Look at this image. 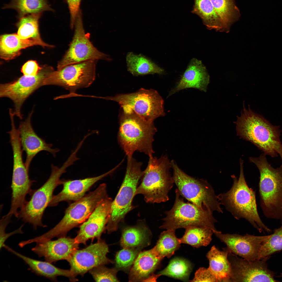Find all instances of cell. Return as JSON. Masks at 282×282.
I'll return each instance as SVG.
<instances>
[{
  "label": "cell",
  "mask_w": 282,
  "mask_h": 282,
  "mask_svg": "<svg viewBox=\"0 0 282 282\" xmlns=\"http://www.w3.org/2000/svg\"><path fill=\"white\" fill-rule=\"evenodd\" d=\"M243 161L240 159V173L238 179L234 175L232 186L228 191L218 197L223 205L236 219H244L259 232L270 233L271 230L261 220L258 214L255 192L250 188L246 181L243 172Z\"/></svg>",
  "instance_id": "cell-1"
},
{
  "label": "cell",
  "mask_w": 282,
  "mask_h": 282,
  "mask_svg": "<svg viewBox=\"0 0 282 282\" xmlns=\"http://www.w3.org/2000/svg\"><path fill=\"white\" fill-rule=\"evenodd\" d=\"M236 124L237 134L240 137L252 143L266 155L274 157L279 154L282 161V144L278 126H273L249 108L246 109L245 107Z\"/></svg>",
  "instance_id": "cell-2"
},
{
  "label": "cell",
  "mask_w": 282,
  "mask_h": 282,
  "mask_svg": "<svg viewBox=\"0 0 282 282\" xmlns=\"http://www.w3.org/2000/svg\"><path fill=\"white\" fill-rule=\"evenodd\" d=\"M120 115L118 140L127 159L132 158L136 151L149 157L152 156L154 137L157 132L153 122L144 119L133 111H123Z\"/></svg>",
  "instance_id": "cell-3"
},
{
  "label": "cell",
  "mask_w": 282,
  "mask_h": 282,
  "mask_svg": "<svg viewBox=\"0 0 282 282\" xmlns=\"http://www.w3.org/2000/svg\"><path fill=\"white\" fill-rule=\"evenodd\" d=\"M75 161L74 157L70 156L61 167L52 164L51 172L48 179L40 188L32 190L29 193V200L18 211V218L31 224L35 230L38 227H46L42 222L44 212L49 206L55 189L62 184L61 177L66 172V169Z\"/></svg>",
  "instance_id": "cell-4"
},
{
  "label": "cell",
  "mask_w": 282,
  "mask_h": 282,
  "mask_svg": "<svg viewBox=\"0 0 282 282\" xmlns=\"http://www.w3.org/2000/svg\"><path fill=\"white\" fill-rule=\"evenodd\" d=\"M264 154L257 157H250L260 174L259 191L261 205L267 217L282 222V166L276 169L268 162Z\"/></svg>",
  "instance_id": "cell-5"
},
{
  "label": "cell",
  "mask_w": 282,
  "mask_h": 282,
  "mask_svg": "<svg viewBox=\"0 0 282 282\" xmlns=\"http://www.w3.org/2000/svg\"><path fill=\"white\" fill-rule=\"evenodd\" d=\"M108 196L106 184H100L95 190L70 204L58 223L48 231L35 237V241L42 242L65 236L70 230L86 220L98 204Z\"/></svg>",
  "instance_id": "cell-6"
},
{
  "label": "cell",
  "mask_w": 282,
  "mask_h": 282,
  "mask_svg": "<svg viewBox=\"0 0 282 282\" xmlns=\"http://www.w3.org/2000/svg\"><path fill=\"white\" fill-rule=\"evenodd\" d=\"M171 167V162L165 156L159 158L153 156L149 157L136 195H142L145 201L148 203H159L168 201V193L174 183L170 172Z\"/></svg>",
  "instance_id": "cell-7"
},
{
  "label": "cell",
  "mask_w": 282,
  "mask_h": 282,
  "mask_svg": "<svg viewBox=\"0 0 282 282\" xmlns=\"http://www.w3.org/2000/svg\"><path fill=\"white\" fill-rule=\"evenodd\" d=\"M142 163L133 158L127 159L125 176L119 190L113 201L107 226L108 233L116 231L119 224L127 214L134 208L132 202L144 171Z\"/></svg>",
  "instance_id": "cell-8"
},
{
  "label": "cell",
  "mask_w": 282,
  "mask_h": 282,
  "mask_svg": "<svg viewBox=\"0 0 282 282\" xmlns=\"http://www.w3.org/2000/svg\"><path fill=\"white\" fill-rule=\"evenodd\" d=\"M174 183L181 195L200 208L212 213H222L220 203L211 185L206 180L197 179L181 170L173 160L171 162Z\"/></svg>",
  "instance_id": "cell-9"
},
{
  "label": "cell",
  "mask_w": 282,
  "mask_h": 282,
  "mask_svg": "<svg viewBox=\"0 0 282 282\" xmlns=\"http://www.w3.org/2000/svg\"><path fill=\"white\" fill-rule=\"evenodd\" d=\"M175 193L174 205L171 209L165 212L166 216L163 219V222L160 227L161 229L175 230L190 226H197L209 228L214 234L220 231L215 227V224L217 221L213 213L193 203L185 202L177 189Z\"/></svg>",
  "instance_id": "cell-10"
},
{
  "label": "cell",
  "mask_w": 282,
  "mask_h": 282,
  "mask_svg": "<svg viewBox=\"0 0 282 282\" xmlns=\"http://www.w3.org/2000/svg\"><path fill=\"white\" fill-rule=\"evenodd\" d=\"M101 98L116 101L121 105L123 111H133L148 121L153 122L157 118L165 115L163 100L157 91L153 89L141 88L133 93Z\"/></svg>",
  "instance_id": "cell-11"
},
{
  "label": "cell",
  "mask_w": 282,
  "mask_h": 282,
  "mask_svg": "<svg viewBox=\"0 0 282 282\" xmlns=\"http://www.w3.org/2000/svg\"><path fill=\"white\" fill-rule=\"evenodd\" d=\"M97 60H90L67 66L51 72L44 80L43 86H61L71 93L88 87L95 80Z\"/></svg>",
  "instance_id": "cell-12"
},
{
  "label": "cell",
  "mask_w": 282,
  "mask_h": 282,
  "mask_svg": "<svg viewBox=\"0 0 282 282\" xmlns=\"http://www.w3.org/2000/svg\"><path fill=\"white\" fill-rule=\"evenodd\" d=\"M74 32L69 48L58 63L57 70L67 66L90 60L110 61L108 55L95 48L85 33L81 13L80 11L75 24Z\"/></svg>",
  "instance_id": "cell-13"
},
{
  "label": "cell",
  "mask_w": 282,
  "mask_h": 282,
  "mask_svg": "<svg viewBox=\"0 0 282 282\" xmlns=\"http://www.w3.org/2000/svg\"><path fill=\"white\" fill-rule=\"evenodd\" d=\"M54 70L51 67H44L35 76L23 75L11 82L1 84L0 97L8 98L13 101L14 114L21 119L22 115L21 109L23 103L36 90L43 86L45 79Z\"/></svg>",
  "instance_id": "cell-14"
},
{
  "label": "cell",
  "mask_w": 282,
  "mask_h": 282,
  "mask_svg": "<svg viewBox=\"0 0 282 282\" xmlns=\"http://www.w3.org/2000/svg\"><path fill=\"white\" fill-rule=\"evenodd\" d=\"M270 256L249 261L229 252L231 267L230 282H276L275 273L269 269L267 261Z\"/></svg>",
  "instance_id": "cell-15"
},
{
  "label": "cell",
  "mask_w": 282,
  "mask_h": 282,
  "mask_svg": "<svg viewBox=\"0 0 282 282\" xmlns=\"http://www.w3.org/2000/svg\"><path fill=\"white\" fill-rule=\"evenodd\" d=\"M106 243L100 239L85 248L77 250L67 261L70 265V270L76 277L83 275L87 272L98 266L113 262L107 255L109 252Z\"/></svg>",
  "instance_id": "cell-16"
},
{
  "label": "cell",
  "mask_w": 282,
  "mask_h": 282,
  "mask_svg": "<svg viewBox=\"0 0 282 282\" xmlns=\"http://www.w3.org/2000/svg\"><path fill=\"white\" fill-rule=\"evenodd\" d=\"M214 234L226 245L230 252L249 261L258 260L262 245L270 236L223 234L221 231Z\"/></svg>",
  "instance_id": "cell-17"
},
{
  "label": "cell",
  "mask_w": 282,
  "mask_h": 282,
  "mask_svg": "<svg viewBox=\"0 0 282 282\" xmlns=\"http://www.w3.org/2000/svg\"><path fill=\"white\" fill-rule=\"evenodd\" d=\"M113 201L108 196L105 198L87 220L80 225L75 238L79 244H85L90 239H100L101 234L106 230Z\"/></svg>",
  "instance_id": "cell-18"
},
{
  "label": "cell",
  "mask_w": 282,
  "mask_h": 282,
  "mask_svg": "<svg viewBox=\"0 0 282 282\" xmlns=\"http://www.w3.org/2000/svg\"><path fill=\"white\" fill-rule=\"evenodd\" d=\"M33 111L32 110L30 113L24 121L20 122L17 128L22 149L26 155L25 163L29 170L32 160L40 152L46 151L55 157L56 153L59 151L57 148H52V144L46 143L34 131L31 121Z\"/></svg>",
  "instance_id": "cell-19"
},
{
  "label": "cell",
  "mask_w": 282,
  "mask_h": 282,
  "mask_svg": "<svg viewBox=\"0 0 282 282\" xmlns=\"http://www.w3.org/2000/svg\"><path fill=\"white\" fill-rule=\"evenodd\" d=\"M31 250L39 257L52 263L61 260L67 261L78 248L75 238L65 236L54 240L51 239L36 243Z\"/></svg>",
  "instance_id": "cell-20"
},
{
  "label": "cell",
  "mask_w": 282,
  "mask_h": 282,
  "mask_svg": "<svg viewBox=\"0 0 282 282\" xmlns=\"http://www.w3.org/2000/svg\"><path fill=\"white\" fill-rule=\"evenodd\" d=\"M113 169L100 175L83 179L62 180V189L56 195H54L48 207H53L63 201H75L81 198L96 183L113 173L118 167Z\"/></svg>",
  "instance_id": "cell-21"
},
{
  "label": "cell",
  "mask_w": 282,
  "mask_h": 282,
  "mask_svg": "<svg viewBox=\"0 0 282 282\" xmlns=\"http://www.w3.org/2000/svg\"><path fill=\"white\" fill-rule=\"evenodd\" d=\"M209 83V76L201 61L193 59L176 86L168 96L181 90L194 88L206 92Z\"/></svg>",
  "instance_id": "cell-22"
},
{
  "label": "cell",
  "mask_w": 282,
  "mask_h": 282,
  "mask_svg": "<svg viewBox=\"0 0 282 282\" xmlns=\"http://www.w3.org/2000/svg\"><path fill=\"white\" fill-rule=\"evenodd\" d=\"M162 260L152 248L140 251L130 271L129 281H145L153 274Z\"/></svg>",
  "instance_id": "cell-23"
},
{
  "label": "cell",
  "mask_w": 282,
  "mask_h": 282,
  "mask_svg": "<svg viewBox=\"0 0 282 282\" xmlns=\"http://www.w3.org/2000/svg\"><path fill=\"white\" fill-rule=\"evenodd\" d=\"M4 248L21 259L29 266V269L37 275L55 281L59 276H63L68 278L71 281L78 280L70 270H65L57 267L51 263L35 260L22 255L5 245Z\"/></svg>",
  "instance_id": "cell-24"
},
{
  "label": "cell",
  "mask_w": 282,
  "mask_h": 282,
  "mask_svg": "<svg viewBox=\"0 0 282 282\" xmlns=\"http://www.w3.org/2000/svg\"><path fill=\"white\" fill-rule=\"evenodd\" d=\"M151 236V232L144 220H140L136 225L123 229L120 244L123 248L141 250L150 244Z\"/></svg>",
  "instance_id": "cell-25"
},
{
  "label": "cell",
  "mask_w": 282,
  "mask_h": 282,
  "mask_svg": "<svg viewBox=\"0 0 282 282\" xmlns=\"http://www.w3.org/2000/svg\"><path fill=\"white\" fill-rule=\"evenodd\" d=\"M229 252L226 247L221 250L213 245L207 253L209 268L215 275L218 282H230L231 267L228 259Z\"/></svg>",
  "instance_id": "cell-26"
},
{
  "label": "cell",
  "mask_w": 282,
  "mask_h": 282,
  "mask_svg": "<svg viewBox=\"0 0 282 282\" xmlns=\"http://www.w3.org/2000/svg\"><path fill=\"white\" fill-rule=\"evenodd\" d=\"M192 13L199 16L209 29L229 32L218 15L210 0H194Z\"/></svg>",
  "instance_id": "cell-27"
},
{
  "label": "cell",
  "mask_w": 282,
  "mask_h": 282,
  "mask_svg": "<svg viewBox=\"0 0 282 282\" xmlns=\"http://www.w3.org/2000/svg\"><path fill=\"white\" fill-rule=\"evenodd\" d=\"M42 13L27 15L19 17L16 25L17 34L21 39L35 41L38 45L43 47H52V45L44 42L40 37L39 30V21Z\"/></svg>",
  "instance_id": "cell-28"
},
{
  "label": "cell",
  "mask_w": 282,
  "mask_h": 282,
  "mask_svg": "<svg viewBox=\"0 0 282 282\" xmlns=\"http://www.w3.org/2000/svg\"><path fill=\"white\" fill-rule=\"evenodd\" d=\"M38 45L36 42L21 39L17 34H6L0 37V56L5 60L13 59L19 56L21 50L28 47Z\"/></svg>",
  "instance_id": "cell-29"
},
{
  "label": "cell",
  "mask_w": 282,
  "mask_h": 282,
  "mask_svg": "<svg viewBox=\"0 0 282 282\" xmlns=\"http://www.w3.org/2000/svg\"><path fill=\"white\" fill-rule=\"evenodd\" d=\"M128 70L134 76L161 74L163 70L146 57L129 52L126 56Z\"/></svg>",
  "instance_id": "cell-30"
},
{
  "label": "cell",
  "mask_w": 282,
  "mask_h": 282,
  "mask_svg": "<svg viewBox=\"0 0 282 282\" xmlns=\"http://www.w3.org/2000/svg\"><path fill=\"white\" fill-rule=\"evenodd\" d=\"M3 9H14L17 12L18 18L33 14L42 13L46 11H54L47 0H11Z\"/></svg>",
  "instance_id": "cell-31"
},
{
  "label": "cell",
  "mask_w": 282,
  "mask_h": 282,
  "mask_svg": "<svg viewBox=\"0 0 282 282\" xmlns=\"http://www.w3.org/2000/svg\"><path fill=\"white\" fill-rule=\"evenodd\" d=\"M183 236L179 238L181 243L189 245L197 248L206 246L212 240L214 232L210 229L205 227L190 226L185 228Z\"/></svg>",
  "instance_id": "cell-32"
},
{
  "label": "cell",
  "mask_w": 282,
  "mask_h": 282,
  "mask_svg": "<svg viewBox=\"0 0 282 282\" xmlns=\"http://www.w3.org/2000/svg\"><path fill=\"white\" fill-rule=\"evenodd\" d=\"M175 230H167L160 234L156 245L152 249L161 259L170 258L180 248L181 243L176 237Z\"/></svg>",
  "instance_id": "cell-33"
},
{
  "label": "cell",
  "mask_w": 282,
  "mask_h": 282,
  "mask_svg": "<svg viewBox=\"0 0 282 282\" xmlns=\"http://www.w3.org/2000/svg\"><path fill=\"white\" fill-rule=\"evenodd\" d=\"M216 12L229 31L231 25L240 15L234 0H210Z\"/></svg>",
  "instance_id": "cell-34"
},
{
  "label": "cell",
  "mask_w": 282,
  "mask_h": 282,
  "mask_svg": "<svg viewBox=\"0 0 282 282\" xmlns=\"http://www.w3.org/2000/svg\"><path fill=\"white\" fill-rule=\"evenodd\" d=\"M192 269L189 262L183 258L176 257L172 260L167 267L158 274L187 281Z\"/></svg>",
  "instance_id": "cell-35"
},
{
  "label": "cell",
  "mask_w": 282,
  "mask_h": 282,
  "mask_svg": "<svg viewBox=\"0 0 282 282\" xmlns=\"http://www.w3.org/2000/svg\"><path fill=\"white\" fill-rule=\"evenodd\" d=\"M282 250V222L281 227L275 229L268 240L262 245L258 260L261 259Z\"/></svg>",
  "instance_id": "cell-36"
},
{
  "label": "cell",
  "mask_w": 282,
  "mask_h": 282,
  "mask_svg": "<svg viewBox=\"0 0 282 282\" xmlns=\"http://www.w3.org/2000/svg\"><path fill=\"white\" fill-rule=\"evenodd\" d=\"M141 250L138 249L123 248L116 255L115 268L118 271H130Z\"/></svg>",
  "instance_id": "cell-37"
},
{
  "label": "cell",
  "mask_w": 282,
  "mask_h": 282,
  "mask_svg": "<svg viewBox=\"0 0 282 282\" xmlns=\"http://www.w3.org/2000/svg\"><path fill=\"white\" fill-rule=\"evenodd\" d=\"M118 270L115 268H110L104 265L95 267L89 272L96 282H118L116 277Z\"/></svg>",
  "instance_id": "cell-38"
},
{
  "label": "cell",
  "mask_w": 282,
  "mask_h": 282,
  "mask_svg": "<svg viewBox=\"0 0 282 282\" xmlns=\"http://www.w3.org/2000/svg\"><path fill=\"white\" fill-rule=\"evenodd\" d=\"M192 282H218L215 275L208 267H200L196 272Z\"/></svg>",
  "instance_id": "cell-39"
},
{
  "label": "cell",
  "mask_w": 282,
  "mask_h": 282,
  "mask_svg": "<svg viewBox=\"0 0 282 282\" xmlns=\"http://www.w3.org/2000/svg\"><path fill=\"white\" fill-rule=\"evenodd\" d=\"M42 68L39 66L36 61L30 60L23 66L21 71L24 75L33 77L37 75Z\"/></svg>",
  "instance_id": "cell-40"
},
{
  "label": "cell",
  "mask_w": 282,
  "mask_h": 282,
  "mask_svg": "<svg viewBox=\"0 0 282 282\" xmlns=\"http://www.w3.org/2000/svg\"><path fill=\"white\" fill-rule=\"evenodd\" d=\"M81 0H67L70 15V27L74 28L77 16L80 12Z\"/></svg>",
  "instance_id": "cell-41"
},
{
  "label": "cell",
  "mask_w": 282,
  "mask_h": 282,
  "mask_svg": "<svg viewBox=\"0 0 282 282\" xmlns=\"http://www.w3.org/2000/svg\"><path fill=\"white\" fill-rule=\"evenodd\" d=\"M23 226V225H22L16 230L9 233H7L5 232V228L4 227L0 228V249L4 247L5 245L4 243L5 241L9 237L15 234L23 233L22 230Z\"/></svg>",
  "instance_id": "cell-42"
},
{
  "label": "cell",
  "mask_w": 282,
  "mask_h": 282,
  "mask_svg": "<svg viewBox=\"0 0 282 282\" xmlns=\"http://www.w3.org/2000/svg\"><path fill=\"white\" fill-rule=\"evenodd\" d=\"M278 277H279L282 278V273H281L279 275Z\"/></svg>",
  "instance_id": "cell-43"
}]
</instances>
